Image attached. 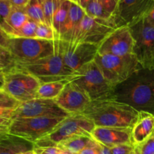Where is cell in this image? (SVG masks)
Returning a JSON list of instances; mask_svg holds the SVG:
<instances>
[{"label": "cell", "instance_id": "obj_42", "mask_svg": "<svg viewBox=\"0 0 154 154\" xmlns=\"http://www.w3.org/2000/svg\"><path fill=\"white\" fill-rule=\"evenodd\" d=\"M99 154H112L111 153V149L105 147V146L102 145V144H99Z\"/></svg>", "mask_w": 154, "mask_h": 154}, {"label": "cell", "instance_id": "obj_49", "mask_svg": "<svg viewBox=\"0 0 154 154\" xmlns=\"http://www.w3.org/2000/svg\"><path fill=\"white\" fill-rule=\"evenodd\" d=\"M2 91H3V90H0V93H2Z\"/></svg>", "mask_w": 154, "mask_h": 154}, {"label": "cell", "instance_id": "obj_35", "mask_svg": "<svg viewBox=\"0 0 154 154\" xmlns=\"http://www.w3.org/2000/svg\"><path fill=\"white\" fill-rule=\"evenodd\" d=\"M105 10L113 16L117 6V0H99Z\"/></svg>", "mask_w": 154, "mask_h": 154}, {"label": "cell", "instance_id": "obj_11", "mask_svg": "<svg viewBox=\"0 0 154 154\" xmlns=\"http://www.w3.org/2000/svg\"><path fill=\"white\" fill-rule=\"evenodd\" d=\"M59 48L65 65L75 72L84 65L94 61L99 52V45L88 43H71L58 40Z\"/></svg>", "mask_w": 154, "mask_h": 154}, {"label": "cell", "instance_id": "obj_29", "mask_svg": "<svg viewBox=\"0 0 154 154\" xmlns=\"http://www.w3.org/2000/svg\"><path fill=\"white\" fill-rule=\"evenodd\" d=\"M35 38L48 41L57 40L55 33H54L53 29L47 25L46 23H38L37 29H36Z\"/></svg>", "mask_w": 154, "mask_h": 154}, {"label": "cell", "instance_id": "obj_23", "mask_svg": "<svg viewBox=\"0 0 154 154\" xmlns=\"http://www.w3.org/2000/svg\"><path fill=\"white\" fill-rule=\"evenodd\" d=\"M68 83V80L41 84L37 93V98L55 100L60 95Z\"/></svg>", "mask_w": 154, "mask_h": 154}, {"label": "cell", "instance_id": "obj_25", "mask_svg": "<svg viewBox=\"0 0 154 154\" xmlns=\"http://www.w3.org/2000/svg\"><path fill=\"white\" fill-rule=\"evenodd\" d=\"M29 18L38 23H45L44 16V0H30L26 7Z\"/></svg>", "mask_w": 154, "mask_h": 154}, {"label": "cell", "instance_id": "obj_33", "mask_svg": "<svg viewBox=\"0 0 154 154\" xmlns=\"http://www.w3.org/2000/svg\"><path fill=\"white\" fill-rule=\"evenodd\" d=\"M112 154H132L135 151L132 144H120L111 148Z\"/></svg>", "mask_w": 154, "mask_h": 154}, {"label": "cell", "instance_id": "obj_13", "mask_svg": "<svg viewBox=\"0 0 154 154\" xmlns=\"http://www.w3.org/2000/svg\"><path fill=\"white\" fill-rule=\"evenodd\" d=\"M153 5V0H118L113 21L117 28L130 26L145 17Z\"/></svg>", "mask_w": 154, "mask_h": 154}, {"label": "cell", "instance_id": "obj_2", "mask_svg": "<svg viewBox=\"0 0 154 154\" xmlns=\"http://www.w3.org/2000/svg\"><path fill=\"white\" fill-rule=\"evenodd\" d=\"M139 111L115 99L92 101L82 113L96 126L132 128Z\"/></svg>", "mask_w": 154, "mask_h": 154}, {"label": "cell", "instance_id": "obj_1", "mask_svg": "<svg viewBox=\"0 0 154 154\" xmlns=\"http://www.w3.org/2000/svg\"><path fill=\"white\" fill-rule=\"evenodd\" d=\"M114 99L154 115V69L141 68L116 86Z\"/></svg>", "mask_w": 154, "mask_h": 154}, {"label": "cell", "instance_id": "obj_17", "mask_svg": "<svg viewBox=\"0 0 154 154\" xmlns=\"http://www.w3.org/2000/svg\"><path fill=\"white\" fill-rule=\"evenodd\" d=\"M91 137L97 143L110 149L120 144H132L131 128L96 126Z\"/></svg>", "mask_w": 154, "mask_h": 154}, {"label": "cell", "instance_id": "obj_44", "mask_svg": "<svg viewBox=\"0 0 154 154\" xmlns=\"http://www.w3.org/2000/svg\"><path fill=\"white\" fill-rule=\"evenodd\" d=\"M91 1L92 0H79V4L78 5L84 10Z\"/></svg>", "mask_w": 154, "mask_h": 154}, {"label": "cell", "instance_id": "obj_12", "mask_svg": "<svg viewBox=\"0 0 154 154\" xmlns=\"http://www.w3.org/2000/svg\"><path fill=\"white\" fill-rule=\"evenodd\" d=\"M117 28L113 20L98 19L85 14L81 21L76 38L71 43H88L99 45Z\"/></svg>", "mask_w": 154, "mask_h": 154}, {"label": "cell", "instance_id": "obj_43", "mask_svg": "<svg viewBox=\"0 0 154 154\" xmlns=\"http://www.w3.org/2000/svg\"><path fill=\"white\" fill-rule=\"evenodd\" d=\"M5 83V77H4V69L0 70V90H3Z\"/></svg>", "mask_w": 154, "mask_h": 154}, {"label": "cell", "instance_id": "obj_19", "mask_svg": "<svg viewBox=\"0 0 154 154\" xmlns=\"http://www.w3.org/2000/svg\"><path fill=\"white\" fill-rule=\"evenodd\" d=\"M85 14L84 10L79 5L71 3L67 20L60 33V40L73 42L78 35L81 21Z\"/></svg>", "mask_w": 154, "mask_h": 154}, {"label": "cell", "instance_id": "obj_16", "mask_svg": "<svg viewBox=\"0 0 154 154\" xmlns=\"http://www.w3.org/2000/svg\"><path fill=\"white\" fill-rule=\"evenodd\" d=\"M54 101L69 115L82 114L92 102L84 91L69 81Z\"/></svg>", "mask_w": 154, "mask_h": 154}, {"label": "cell", "instance_id": "obj_46", "mask_svg": "<svg viewBox=\"0 0 154 154\" xmlns=\"http://www.w3.org/2000/svg\"><path fill=\"white\" fill-rule=\"evenodd\" d=\"M59 154H75V153H69V152H67V151H65V150H60V152H59Z\"/></svg>", "mask_w": 154, "mask_h": 154}, {"label": "cell", "instance_id": "obj_21", "mask_svg": "<svg viewBox=\"0 0 154 154\" xmlns=\"http://www.w3.org/2000/svg\"><path fill=\"white\" fill-rule=\"evenodd\" d=\"M29 19L26 8L12 7L2 29L11 38Z\"/></svg>", "mask_w": 154, "mask_h": 154}, {"label": "cell", "instance_id": "obj_40", "mask_svg": "<svg viewBox=\"0 0 154 154\" xmlns=\"http://www.w3.org/2000/svg\"><path fill=\"white\" fill-rule=\"evenodd\" d=\"M14 112V110L7 109V108L0 107V117H5V118L11 119Z\"/></svg>", "mask_w": 154, "mask_h": 154}, {"label": "cell", "instance_id": "obj_9", "mask_svg": "<svg viewBox=\"0 0 154 154\" xmlns=\"http://www.w3.org/2000/svg\"><path fill=\"white\" fill-rule=\"evenodd\" d=\"M66 117H42L12 120L9 134L35 144L48 136Z\"/></svg>", "mask_w": 154, "mask_h": 154}, {"label": "cell", "instance_id": "obj_36", "mask_svg": "<svg viewBox=\"0 0 154 154\" xmlns=\"http://www.w3.org/2000/svg\"><path fill=\"white\" fill-rule=\"evenodd\" d=\"M37 154H59L60 148L57 147H34Z\"/></svg>", "mask_w": 154, "mask_h": 154}, {"label": "cell", "instance_id": "obj_34", "mask_svg": "<svg viewBox=\"0 0 154 154\" xmlns=\"http://www.w3.org/2000/svg\"><path fill=\"white\" fill-rule=\"evenodd\" d=\"M11 121V118L0 117V138L9 133V126Z\"/></svg>", "mask_w": 154, "mask_h": 154}, {"label": "cell", "instance_id": "obj_15", "mask_svg": "<svg viewBox=\"0 0 154 154\" xmlns=\"http://www.w3.org/2000/svg\"><path fill=\"white\" fill-rule=\"evenodd\" d=\"M134 38L127 26L115 29L99 45V52L102 54L125 56L132 54Z\"/></svg>", "mask_w": 154, "mask_h": 154}, {"label": "cell", "instance_id": "obj_39", "mask_svg": "<svg viewBox=\"0 0 154 154\" xmlns=\"http://www.w3.org/2000/svg\"><path fill=\"white\" fill-rule=\"evenodd\" d=\"M12 7L26 8L30 0H9Z\"/></svg>", "mask_w": 154, "mask_h": 154}, {"label": "cell", "instance_id": "obj_41", "mask_svg": "<svg viewBox=\"0 0 154 154\" xmlns=\"http://www.w3.org/2000/svg\"><path fill=\"white\" fill-rule=\"evenodd\" d=\"M145 18L152 26H154V5L153 6V8L150 9V11L147 13V14L146 15Z\"/></svg>", "mask_w": 154, "mask_h": 154}, {"label": "cell", "instance_id": "obj_20", "mask_svg": "<svg viewBox=\"0 0 154 154\" xmlns=\"http://www.w3.org/2000/svg\"><path fill=\"white\" fill-rule=\"evenodd\" d=\"M33 148L32 143L9 133L0 138V154H19Z\"/></svg>", "mask_w": 154, "mask_h": 154}, {"label": "cell", "instance_id": "obj_51", "mask_svg": "<svg viewBox=\"0 0 154 154\" xmlns=\"http://www.w3.org/2000/svg\"><path fill=\"white\" fill-rule=\"evenodd\" d=\"M117 1H118V0H117Z\"/></svg>", "mask_w": 154, "mask_h": 154}, {"label": "cell", "instance_id": "obj_26", "mask_svg": "<svg viewBox=\"0 0 154 154\" xmlns=\"http://www.w3.org/2000/svg\"><path fill=\"white\" fill-rule=\"evenodd\" d=\"M84 11L86 14L93 18L107 20H113L112 15L110 14L105 10V8L99 0H92L87 6V8L84 9Z\"/></svg>", "mask_w": 154, "mask_h": 154}, {"label": "cell", "instance_id": "obj_6", "mask_svg": "<svg viewBox=\"0 0 154 154\" xmlns=\"http://www.w3.org/2000/svg\"><path fill=\"white\" fill-rule=\"evenodd\" d=\"M96 126L84 114H72L63 119L50 135L36 141L34 147H57L62 141L76 135L91 137Z\"/></svg>", "mask_w": 154, "mask_h": 154}, {"label": "cell", "instance_id": "obj_38", "mask_svg": "<svg viewBox=\"0 0 154 154\" xmlns=\"http://www.w3.org/2000/svg\"><path fill=\"white\" fill-rule=\"evenodd\" d=\"M99 144L96 141L93 144L88 146L83 150H81L78 154H99Z\"/></svg>", "mask_w": 154, "mask_h": 154}, {"label": "cell", "instance_id": "obj_48", "mask_svg": "<svg viewBox=\"0 0 154 154\" xmlns=\"http://www.w3.org/2000/svg\"><path fill=\"white\" fill-rule=\"evenodd\" d=\"M3 69H5L4 68H3V67H2V66H0V70H3Z\"/></svg>", "mask_w": 154, "mask_h": 154}, {"label": "cell", "instance_id": "obj_32", "mask_svg": "<svg viewBox=\"0 0 154 154\" xmlns=\"http://www.w3.org/2000/svg\"><path fill=\"white\" fill-rule=\"evenodd\" d=\"M12 5L9 0H0V26L2 28L11 11Z\"/></svg>", "mask_w": 154, "mask_h": 154}, {"label": "cell", "instance_id": "obj_53", "mask_svg": "<svg viewBox=\"0 0 154 154\" xmlns=\"http://www.w3.org/2000/svg\"><path fill=\"white\" fill-rule=\"evenodd\" d=\"M153 1H154V0H153Z\"/></svg>", "mask_w": 154, "mask_h": 154}, {"label": "cell", "instance_id": "obj_5", "mask_svg": "<svg viewBox=\"0 0 154 154\" xmlns=\"http://www.w3.org/2000/svg\"><path fill=\"white\" fill-rule=\"evenodd\" d=\"M15 66L34 75L41 84L68 80L73 73L63 62L58 40H55V51L51 56L32 63Z\"/></svg>", "mask_w": 154, "mask_h": 154}, {"label": "cell", "instance_id": "obj_8", "mask_svg": "<svg viewBox=\"0 0 154 154\" xmlns=\"http://www.w3.org/2000/svg\"><path fill=\"white\" fill-rule=\"evenodd\" d=\"M8 51L15 65L32 63L54 54L55 41L36 38H11Z\"/></svg>", "mask_w": 154, "mask_h": 154}, {"label": "cell", "instance_id": "obj_37", "mask_svg": "<svg viewBox=\"0 0 154 154\" xmlns=\"http://www.w3.org/2000/svg\"><path fill=\"white\" fill-rule=\"evenodd\" d=\"M11 37L0 26V46L8 49Z\"/></svg>", "mask_w": 154, "mask_h": 154}, {"label": "cell", "instance_id": "obj_27", "mask_svg": "<svg viewBox=\"0 0 154 154\" xmlns=\"http://www.w3.org/2000/svg\"><path fill=\"white\" fill-rule=\"evenodd\" d=\"M60 3V0H44V16L45 23L52 29L54 17Z\"/></svg>", "mask_w": 154, "mask_h": 154}, {"label": "cell", "instance_id": "obj_3", "mask_svg": "<svg viewBox=\"0 0 154 154\" xmlns=\"http://www.w3.org/2000/svg\"><path fill=\"white\" fill-rule=\"evenodd\" d=\"M68 81L84 91L91 101L114 99V87L105 79L94 61L74 72Z\"/></svg>", "mask_w": 154, "mask_h": 154}, {"label": "cell", "instance_id": "obj_18", "mask_svg": "<svg viewBox=\"0 0 154 154\" xmlns=\"http://www.w3.org/2000/svg\"><path fill=\"white\" fill-rule=\"evenodd\" d=\"M154 134V115L145 111H139L136 120L131 128L132 144L139 145Z\"/></svg>", "mask_w": 154, "mask_h": 154}, {"label": "cell", "instance_id": "obj_24", "mask_svg": "<svg viewBox=\"0 0 154 154\" xmlns=\"http://www.w3.org/2000/svg\"><path fill=\"white\" fill-rule=\"evenodd\" d=\"M71 3L72 2L68 0H60V5L54 17L53 29L55 33L57 40H60V33L67 20Z\"/></svg>", "mask_w": 154, "mask_h": 154}, {"label": "cell", "instance_id": "obj_47", "mask_svg": "<svg viewBox=\"0 0 154 154\" xmlns=\"http://www.w3.org/2000/svg\"><path fill=\"white\" fill-rule=\"evenodd\" d=\"M68 1L71 2L72 3H75V4H79V0H68Z\"/></svg>", "mask_w": 154, "mask_h": 154}, {"label": "cell", "instance_id": "obj_4", "mask_svg": "<svg viewBox=\"0 0 154 154\" xmlns=\"http://www.w3.org/2000/svg\"><path fill=\"white\" fill-rule=\"evenodd\" d=\"M94 62L105 79L114 87L142 68L133 54L115 56L98 53Z\"/></svg>", "mask_w": 154, "mask_h": 154}, {"label": "cell", "instance_id": "obj_30", "mask_svg": "<svg viewBox=\"0 0 154 154\" xmlns=\"http://www.w3.org/2000/svg\"><path fill=\"white\" fill-rule=\"evenodd\" d=\"M135 154H154V135L139 145L134 146Z\"/></svg>", "mask_w": 154, "mask_h": 154}, {"label": "cell", "instance_id": "obj_7", "mask_svg": "<svg viewBox=\"0 0 154 154\" xmlns=\"http://www.w3.org/2000/svg\"><path fill=\"white\" fill-rule=\"evenodd\" d=\"M3 91L20 103L37 98L41 83L37 78L16 66L4 69Z\"/></svg>", "mask_w": 154, "mask_h": 154}, {"label": "cell", "instance_id": "obj_10", "mask_svg": "<svg viewBox=\"0 0 154 154\" xmlns=\"http://www.w3.org/2000/svg\"><path fill=\"white\" fill-rule=\"evenodd\" d=\"M134 38L132 54L144 69H154V26L145 17L129 26Z\"/></svg>", "mask_w": 154, "mask_h": 154}, {"label": "cell", "instance_id": "obj_52", "mask_svg": "<svg viewBox=\"0 0 154 154\" xmlns=\"http://www.w3.org/2000/svg\"><path fill=\"white\" fill-rule=\"evenodd\" d=\"M153 135H154V134H153Z\"/></svg>", "mask_w": 154, "mask_h": 154}, {"label": "cell", "instance_id": "obj_22", "mask_svg": "<svg viewBox=\"0 0 154 154\" xmlns=\"http://www.w3.org/2000/svg\"><path fill=\"white\" fill-rule=\"evenodd\" d=\"M96 142L90 136L87 135H76L62 141L57 144V147L60 150L69 152V153L78 154L81 150L88 146L92 145Z\"/></svg>", "mask_w": 154, "mask_h": 154}, {"label": "cell", "instance_id": "obj_28", "mask_svg": "<svg viewBox=\"0 0 154 154\" xmlns=\"http://www.w3.org/2000/svg\"><path fill=\"white\" fill-rule=\"evenodd\" d=\"M38 25L36 21L29 18L11 38H35Z\"/></svg>", "mask_w": 154, "mask_h": 154}, {"label": "cell", "instance_id": "obj_31", "mask_svg": "<svg viewBox=\"0 0 154 154\" xmlns=\"http://www.w3.org/2000/svg\"><path fill=\"white\" fill-rule=\"evenodd\" d=\"M0 66L5 69H9L15 66L11 54L8 49L0 46Z\"/></svg>", "mask_w": 154, "mask_h": 154}, {"label": "cell", "instance_id": "obj_50", "mask_svg": "<svg viewBox=\"0 0 154 154\" xmlns=\"http://www.w3.org/2000/svg\"><path fill=\"white\" fill-rule=\"evenodd\" d=\"M132 154H135V151H134V153H132Z\"/></svg>", "mask_w": 154, "mask_h": 154}, {"label": "cell", "instance_id": "obj_45", "mask_svg": "<svg viewBox=\"0 0 154 154\" xmlns=\"http://www.w3.org/2000/svg\"><path fill=\"white\" fill-rule=\"evenodd\" d=\"M19 154H37L36 153L35 150L34 149H32V150H26V151H23V152H21Z\"/></svg>", "mask_w": 154, "mask_h": 154}, {"label": "cell", "instance_id": "obj_14", "mask_svg": "<svg viewBox=\"0 0 154 154\" xmlns=\"http://www.w3.org/2000/svg\"><path fill=\"white\" fill-rule=\"evenodd\" d=\"M68 116L69 114L60 108L54 100L36 98L21 103L14 112L11 120L42 117H66Z\"/></svg>", "mask_w": 154, "mask_h": 154}]
</instances>
